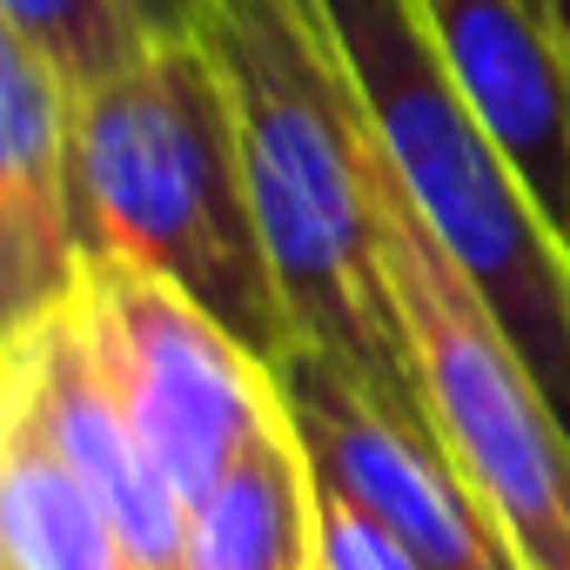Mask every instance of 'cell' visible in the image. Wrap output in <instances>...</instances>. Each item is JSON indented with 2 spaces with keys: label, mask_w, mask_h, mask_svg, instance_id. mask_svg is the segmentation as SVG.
I'll return each instance as SVG.
<instances>
[{
  "label": "cell",
  "mask_w": 570,
  "mask_h": 570,
  "mask_svg": "<svg viewBox=\"0 0 570 570\" xmlns=\"http://www.w3.org/2000/svg\"><path fill=\"white\" fill-rule=\"evenodd\" d=\"M195 570H316V476L289 403H275L242 443L235 470L188 517Z\"/></svg>",
  "instance_id": "10"
},
{
  "label": "cell",
  "mask_w": 570,
  "mask_h": 570,
  "mask_svg": "<svg viewBox=\"0 0 570 570\" xmlns=\"http://www.w3.org/2000/svg\"><path fill=\"white\" fill-rule=\"evenodd\" d=\"M0 35L41 55L75 95H95L155 48L135 0H0Z\"/></svg>",
  "instance_id": "12"
},
{
  "label": "cell",
  "mask_w": 570,
  "mask_h": 570,
  "mask_svg": "<svg viewBox=\"0 0 570 570\" xmlns=\"http://www.w3.org/2000/svg\"><path fill=\"white\" fill-rule=\"evenodd\" d=\"M0 530L8 570H141L101 497L75 476L28 396L0 410Z\"/></svg>",
  "instance_id": "11"
},
{
  "label": "cell",
  "mask_w": 570,
  "mask_h": 570,
  "mask_svg": "<svg viewBox=\"0 0 570 570\" xmlns=\"http://www.w3.org/2000/svg\"><path fill=\"white\" fill-rule=\"evenodd\" d=\"M316 570H423V557L390 523H376L363 503L316 476Z\"/></svg>",
  "instance_id": "13"
},
{
  "label": "cell",
  "mask_w": 570,
  "mask_h": 570,
  "mask_svg": "<svg viewBox=\"0 0 570 570\" xmlns=\"http://www.w3.org/2000/svg\"><path fill=\"white\" fill-rule=\"evenodd\" d=\"M450 81L570 262V41L530 0H416Z\"/></svg>",
  "instance_id": "9"
},
{
  "label": "cell",
  "mask_w": 570,
  "mask_h": 570,
  "mask_svg": "<svg viewBox=\"0 0 570 570\" xmlns=\"http://www.w3.org/2000/svg\"><path fill=\"white\" fill-rule=\"evenodd\" d=\"M376 222L423 416L510 543L517 570H570V430L537 390L530 363L423 228L376 155Z\"/></svg>",
  "instance_id": "4"
},
{
  "label": "cell",
  "mask_w": 570,
  "mask_h": 570,
  "mask_svg": "<svg viewBox=\"0 0 570 570\" xmlns=\"http://www.w3.org/2000/svg\"><path fill=\"white\" fill-rule=\"evenodd\" d=\"M530 8H537V14L563 35V41H570V0H530Z\"/></svg>",
  "instance_id": "15"
},
{
  "label": "cell",
  "mask_w": 570,
  "mask_h": 570,
  "mask_svg": "<svg viewBox=\"0 0 570 570\" xmlns=\"http://www.w3.org/2000/svg\"><path fill=\"white\" fill-rule=\"evenodd\" d=\"M202 41L235 101L248 195L296 343L343 363L390 403L423 410L383 268L376 135L323 0H208Z\"/></svg>",
  "instance_id": "1"
},
{
  "label": "cell",
  "mask_w": 570,
  "mask_h": 570,
  "mask_svg": "<svg viewBox=\"0 0 570 570\" xmlns=\"http://www.w3.org/2000/svg\"><path fill=\"white\" fill-rule=\"evenodd\" d=\"M75 296L135 436L195 517L208 490L235 470L255 423L282 403V376L255 363L175 282L115 255H88Z\"/></svg>",
  "instance_id": "5"
},
{
  "label": "cell",
  "mask_w": 570,
  "mask_h": 570,
  "mask_svg": "<svg viewBox=\"0 0 570 570\" xmlns=\"http://www.w3.org/2000/svg\"><path fill=\"white\" fill-rule=\"evenodd\" d=\"M275 376L309 470L363 503L376 523H390L423 557V570H517L510 543L443 456L423 410L390 403L316 350H296Z\"/></svg>",
  "instance_id": "6"
},
{
  "label": "cell",
  "mask_w": 570,
  "mask_h": 570,
  "mask_svg": "<svg viewBox=\"0 0 570 570\" xmlns=\"http://www.w3.org/2000/svg\"><path fill=\"white\" fill-rule=\"evenodd\" d=\"M81 228V95L0 35V303L35 323L88 268Z\"/></svg>",
  "instance_id": "8"
},
{
  "label": "cell",
  "mask_w": 570,
  "mask_h": 570,
  "mask_svg": "<svg viewBox=\"0 0 570 570\" xmlns=\"http://www.w3.org/2000/svg\"><path fill=\"white\" fill-rule=\"evenodd\" d=\"M81 228L95 255L175 282L255 363L282 370L303 350L248 195L235 101L202 35L155 41L81 95Z\"/></svg>",
  "instance_id": "2"
},
{
  "label": "cell",
  "mask_w": 570,
  "mask_h": 570,
  "mask_svg": "<svg viewBox=\"0 0 570 570\" xmlns=\"http://www.w3.org/2000/svg\"><path fill=\"white\" fill-rule=\"evenodd\" d=\"M135 14L148 21L155 41H188V35H202L208 0H135Z\"/></svg>",
  "instance_id": "14"
},
{
  "label": "cell",
  "mask_w": 570,
  "mask_h": 570,
  "mask_svg": "<svg viewBox=\"0 0 570 570\" xmlns=\"http://www.w3.org/2000/svg\"><path fill=\"white\" fill-rule=\"evenodd\" d=\"M8 390L35 403V416L48 423V436L61 443L75 476L101 497V510L115 517V530H121V543L135 550L141 570H195L188 503L161 476L148 443L135 436L101 356L88 343L81 296H61L35 323L8 330Z\"/></svg>",
  "instance_id": "7"
},
{
  "label": "cell",
  "mask_w": 570,
  "mask_h": 570,
  "mask_svg": "<svg viewBox=\"0 0 570 570\" xmlns=\"http://www.w3.org/2000/svg\"><path fill=\"white\" fill-rule=\"evenodd\" d=\"M390 181L503 323L570 430V262L463 101L416 0H323Z\"/></svg>",
  "instance_id": "3"
}]
</instances>
